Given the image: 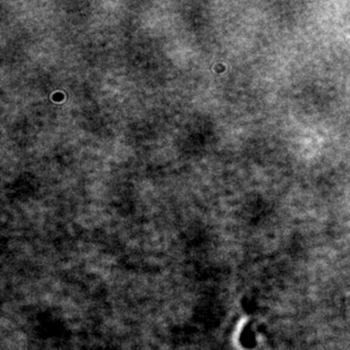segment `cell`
I'll return each mask as SVG.
<instances>
[]
</instances>
